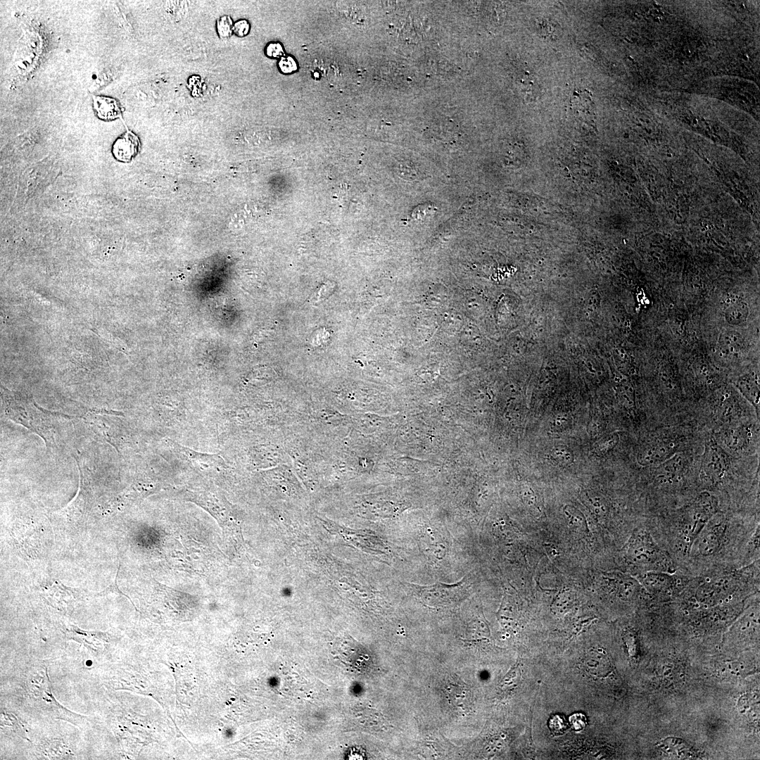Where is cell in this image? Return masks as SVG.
Listing matches in <instances>:
<instances>
[{"label": "cell", "instance_id": "5b68a950", "mask_svg": "<svg viewBox=\"0 0 760 760\" xmlns=\"http://www.w3.org/2000/svg\"><path fill=\"white\" fill-rule=\"evenodd\" d=\"M729 456L713 436L706 441L699 471L701 483L706 488L716 487L723 483L730 471Z\"/></svg>", "mask_w": 760, "mask_h": 760}, {"label": "cell", "instance_id": "9a60e30c", "mask_svg": "<svg viewBox=\"0 0 760 760\" xmlns=\"http://www.w3.org/2000/svg\"><path fill=\"white\" fill-rule=\"evenodd\" d=\"M250 31V24L245 19L236 20L233 25V33L239 37L246 36Z\"/></svg>", "mask_w": 760, "mask_h": 760}, {"label": "cell", "instance_id": "ac0fdd59", "mask_svg": "<svg viewBox=\"0 0 760 760\" xmlns=\"http://www.w3.org/2000/svg\"><path fill=\"white\" fill-rule=\"evenodd\" d=\"M266 55L270 58H279L284 54L281 45L277 42L267 44L265 49Z\"/></svg>", "mask_w": 760, "mask_h": 760}, {"label": "cell", "instance_id": "4fadbf2b", "mask_svg": "<svg viewBox=\"0 0 760 760\" xmlns=\"http://www.w3.org/2000/svg\"><path fill=\"white\" fill-rule=\"evenodd\" d=\"M234 23L229 15L220 16L216 20L215 28L217 36L222 40L229 39L233 34Z\"/></svg>", "mask_w": 760, "mask_h": 760}, {"label": "cell", "instance_id": "ba28073f", "mask_svg": "<svg viewBox=\"0 0 760 760\" xmlns=\"http://www.w3.org/2000/svg\"><path fill=\"white\" fill-rule=\"evenodd\" d=\"M678 452V443L669 438L649 441L638 455V462L644 467H657Z\"/></svg>", "mask_w": 760, "mask_h": 760}, {"label": "cell", "instance_id": "e0dca14e", "mask_svg": "<svg viewBox=\"0 0 760 760\" xmlns=\"http://www.w3.org/2000/svg\"><path fill=\"white\" fill-rule=\"evenodd\" d=\"M278 64L281 71L284 73H289L297 69L295 61L290 56L282 57Z\"/></svg>", "mask_w": 760, "mask_h": 760}, {"label": "cell", "instance_id": "52a82bcc", "mask_svg": "<svg viewBox=\"0 0 760 760\" xmlns=\"http://www.w3.org/2000/svg\"><path fill=\"white\" fill-rule=\"evenodd\" d=\"M719 442L728 450L737 452H745L757 440V433L753 425L748 424H730L718 433Z\"/></svg>", "mask_w": 760, "mask_h": 760}, {"label": "cell", "instance_id": "277c9868", "mask_svg": "<svg viewBox=\"0 0 760 760\" xmlns=\"http://www.w3.org/2000/svg\"><path fill=\"white\" fill-rule=\"evenodd\" d=\"M5 412L13 421L42 437L47 446L52 443V422L60 413L44 410L33 402L27 403L8 395L5 400Z\"/></svg>", "mask_w": 760, "mask_h": 760}, {"label": "cell", "instance_id": "2e32d148", "mask_svg": "<svg viewBox=\"0 0 760 760\" xmlns=\"http://www.w3.org/2000/svg\"><path fill=\"white\" fill-rule=\"evenodd\" d=\"M569 722L571 728L579 731L583 730L587 723L585 716L581 713H576L569 717Z\"/></svg>", "mask_w": 760, "mask_h": 760}, {"label": "cell", "instance_id": "7c38bea8", "mask_svg": "<svg viewBox=\"0 0 760 760\" xmlns=\"http://www.w3.org/2000/svg\"><path fill=\"white\" fill-rule=\"evenodd\" d=\"M177 448L197 469L211 470L226 467L224 461L218 455L200 453L180 445H177Z\"/></svg>", "mask_w": 760, "mask_h": 760}, {"label": "cell", "instance_id": "5bb4252c", "mask_svg": "<svg viewBox=\"0 0 760 760\" xmlns=\"http://www.w3.org/2000/svg\"><path fill=\"white\" fill-rule=\"evenodd\" d=\"M549 728L555 735H562L566 730L568 725L564 717L555 715L549 720Z\"/></svg>", "mask_w": 760, "mask_h": 760}, {"label": "cell", "instance_id": "d6986e66", "mask_svg": "<svg viewBox=\"0 0 760 760\" xmlns=\"http://www.w3.org/2000/svg\"><path fill=\"white\" fill-rule=\"evenodd\" d=\"M742 57L745 58V60H747V56L745 57V56H743Z\"/></svg>", "mask_w": 760, "mask_h": 760}, {"label": "cell", "instance_id": "9c48e42d", "mask_svg": "<svg viewBox=\"0 0 760 760\" xmlns=\"http://www.w3.org/2000/svg\"><path fill=\"white\" fill-rule=\"evenodd\" d=\"M688 461L684 455L676 453L666 461L655 467L654 479L657 484L664 487H672L683 481L686 473Z\"/></svg>", "mask_w": 760, "mask_h": 760}, {"label": "cell", "instance_id": "8fae6325", "mask_svg": "<svg viewBox=\"0 0 760 760\" xmlns=\"http://www.w3.org/2000/svg\"><path fill=\"white\" fill-rule=\"evenodd\" d=\"M93 109L96 117L103 121L115 120L122 115L119 101L107 96H93Z\"/></svg>", "mask_w": 760, "mask_h": 760}, {"label": "cell", "instance_id": "3957f363", "mask_svg": "<svg viewBox=\"0 0 760 760\" xmlns=\"http://www.w3.org/2000/svg\"><path fill=\"white\" fill-rule=\"evenodd\" d=\"M631 560L639 568V574L647 571L675 573L678 567L668 554L656 541L649 528L638 529L633 535L627 548Z\"/></svg>", "mask_w": 760, "mask_h": 760}, {"label": "cell", "instance_id": "8992f818", "mask_svg": "<svg viewBox=\"0 0 760 760\" xmlns=\"http://www.w3.org/2000/svg\"><path fill=\"white\" fill-rule=\"evenodd\" d=\"M638 581L650 597L670 599L680 597L692 576L680 571L675 573L647 571L638 574Z\"/></svg>", "mask_w": 760, "mask_h": 760}, {"label": "cell", "instance_id": "7a4b0ae2", "mask_svg": "<svg viewBox=\"0 0 760 760\" xmlns=\"http://www.w3.org/2000/svg\"><path fill=\"white\" fill-rule=\"evenodd\" d=\"M719 509L718 497L704 490L669 518L649 522L648 528L658 544L673 559L678 570L683 571L695 540Z\"/></svg>", "mask_w": 760, "mask_h": 760}, {"label": "cell", "instance_id": "6da1fadb", "mask_svg": "<svg viewBox=\"0 0 760 760\" xmlns=\"http://www.w3.org/2000/svg\"><path fill=\"white\" fill-rule=\"evenodd\" d=\"M759 559V520L745 521L718 510L695 540L683 573L700 576Z\"/></svg>", "mask_w": 760, "mask_h": 760}, {"label": "cell", "instance_id": "30bf717a", "mask_svg": "<svg viewBox=\"0 0 760 760\" xmlns=\"http://www.w3.org/2000/svg\"><path fill=\"white\" fill-rule=\"evenodd\" d=\"M141 142L137 134L127 130L113 142L111 153L113 158L121 163L132 161L139 151Z\"/></svg>", "mask_w": 760, "mask_h": 760}]
</instances>
